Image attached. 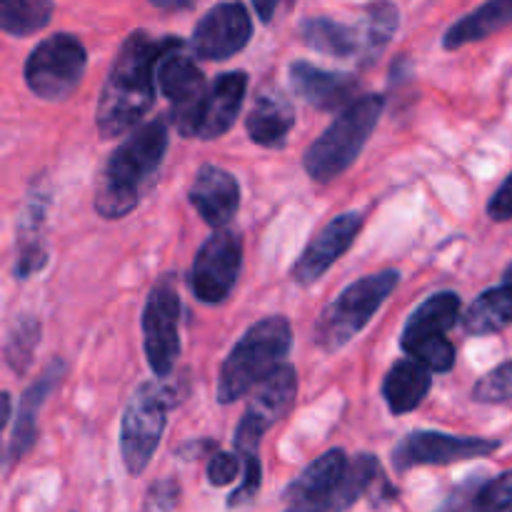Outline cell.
<instances>
[{
	"mask_svg": "<svg viewBox=\"0 0 512 512\" xmlns=\"http://www.w3.org/2000/svg\"><path fill=\"white\" fill-rule=\"evenodd\" d=\"M173 38L153 40L145 30L128 35L100 90L95 123L105 140L128 135L153 108L158 93V65Z\"/></svg>",
	"mask_w": 512,
	"mask_h": 512,
	"instance_id": "cell-1",
	"label": "cell"
},
{
	"mask_svg": "<svg viewBox=\"0 0 512 512\" xmlns=\"http://www.w3.org/2000/svg\"><path fill=\"white\" fill-rule=\"evenodd\" d=\"M168 150V123L150 120L130 130L103 165L95 188V213L105 220L125 218L138 208L143 190L155 180Z\"/></svg>",
	"mask_w": 512,
	"mask_h": 512,
	"instance_id": "cell-2",
	"label": "cell"
},
{
	"mask_svg": "<svg viewBox=\"0 0 512 512\" xmlns=\"http://www.w3.org/2000/svg\"><path fill=\"white\" fill-rule=\"evenodd\" d=\"M378 480H383V470L375 455L348 460L343 450L333 448L285 488L283 498L290 505L285 512H348Z\"/></svg>",
	"mask_w": 512,
	"mask_h": 512,
	"instance_id": "cell-3",
	"label": "cell"
},
{
	"mask_svg": "<svg viewBox=\"0 0 512 512\" xmlns=\"http://www.w3.org/2000/svg\"><path fill=\"white\" fill-rule=\"evenodd\" d=\"M293 348V328L283 315L255 323L240 343L230 350L220 368L218 403L230 405L258 388L268 375L283 365L285 355Z\"/></svg>",
	"mask_w": 512,
	"mask_h": 512,
	"instance_id": "cell-4",
	"label": "cell"
},
{
	"mask_svg": "<svg viewBox=\"0 0 512 512\" xmlns=\"http://www.w3.org/2000/svg\"><path fill=\"white\" fill-rule=\"evenodd\" d=\"M383 105V95L368 93L340 110L330 128L305 150V173L318 183H330L343 175L373 135L375 125L383 115Z\"/></svg>",
	"mask_w": 512,
	"mask_h": 512,
	"instance_id": "cell-5",
	"label": "cell"
},
{
	"mask_svg": "<svg viewBox=\"0 0 512 512\" xmlns=\"http://www.w3.org/2000/svg\"><path fill=\"white\" fill-rule=\"evenodd\" d=\"M400 283L398 270H383L373 273L363 280H355L350 288H345L328 308L320 313L315 323V343L325 353L345 348L365 325L373 320L380 305L390 298Z\"/></svg>",
	"mask_w": 512,
	"mask_h": 512,
	"instance_id": "cell-6",
	"label": "cell"
},
{
	"mask_svg": "<svg viewBox=\"0 0 512 512\" xmlns=\"http://www.w3.org/2000/svg\"><path fill=\"white\" fill-rule=\"evenodd\" d=\"M178 390L163 383L140 385L130 398L120 425V455L130 475H140L153 460L165 433V413L178 405Z\"/></svg>",
	"mask_w": 512,
	"mask_h": 512,
	"instance_id": "cell-7",
	"label": "cell"
},
{
	"mask_svg": "<svg viewBox=\"0 0 512 512\" xmlns=\"http://www.w3.org/2000/svg\"><path fill=\"white\" fill-rule=\"evenodd\" d=\"M460 320V298L455 293L430 295L405 323L400 348L410 358L428 365L433 373H448L455 365V348L448 340V330Z\"/></svg>",
	"mask_w": 512,
	"mask_h": 512,
	"instance_id": "cell-8",
	"label": "cell"
},
{
	"mask_svg": "<svg viewBox=\"0 0 512 512\" xmlns=\"http://www.w3.org/2000/svg\"><path fill=\"white\" fill-rule=\"evenodd\" d=\"M85 65L88 53L75 35H50L25 60V83L40 100L58 103L78 88Z\"/></svg>",
	"mask_w": 512,
	"mask_h": 512,
	"instance_id": "cell-9",
	"label": "cell"
},
{
	"mask_svg": "<svg viewBox=\"0 0 512 512\" xmlns=\"http://www.w3.org/2000/svg\"><path fill=\"white\" fill-rule=\"evenodd\" d=\"M180 303L173 275H165L150 290L143 310L145 355L158 378H168L180 355Z\"/></svg>",
	"mask_w": 512,
	"mask_h": 512,
	"instance_id": "cell-10",
	"label": "cell"
},
{
	"mask_svg": "<svg viewBox=\"0 0 512 512\" xmlns=\"http://www.w3.org/2000/svg\"><path fill=\"white\" fill-rule=\"evenodd\" d=\"M243 270V240L228 228H218L195 255L190 288L205 305H218L233 293Z\"/></svg>",
	"mask_w": 512,
	"mask_h": 512,
	"instance_id": "cell-11",
	"label": "cell"
},
{
	"mask_svg": "<svg viewBox=\"0 0 512 512\" xmlns=\"http://www.w3.org/2000/svg\"><path fill=\"white\" fill-rule=\"evenodd\" d=\"M245 93H248V75L243 70H230V73L218 75L213 80V85H208V90L198 100V105L188 115L175 120V128L185 138H220L238 120Z\"/></svg>",
	"mask_w": 512,
	"mask_h": 512,
	"instance_id": "cell-12",
	"label": "cell"
},
{
	"mask_svg": "<svg viewBox=\"0 0 512 512\" xmlns=\"http://www.w3.org/2000/svg\"><path fill=\"white\" fill-rule=\"evenodd\" d=\"M295 393H298V378L290 365H280L273 375L263 380L255 388L253 398H250L248 408H245L243 420L235 430V448H238L240 458L243 455L258 453V445L263 435L285 418V413L293 405Z\"/></svg>",
	"mask_w": 512,
	"mask_h": 512,
	"instance_id": "cell-13",
	"label": "cell"
},
{
	"mask_svg": "<svg viewBox=\"0 0 512 512\" xmlns=\"http://www.w3.org/2000/svg\"><path fill=\"white\" fill-rule=\"evenodd\" d=\"M500 448V440L460 438V435L415 430L400 440L393 450V468L398 473L420 468V465H450L460 460L488 458Z\"/></svg>",
	"mask_w": 512,
	"mask_h": 512,
	"instance_id": "cell-14",
	"label": "cell"
},
{
	"mask_svg": "<svg viewBox=\"0 0 512 512\" xmlns=\"http://www.w3.org/2000/svg\"><path fill=\"white\" fill-rule=\"evenodd\" d=\"M253 38V20L240 3H220L193 30V53L205 60H228Z\"/></svg>",
	"mask_w": 512,
	"mask_h": 512,
	"instance_id": "cell-15",
	"label": "cell"
},
{
	"mask_svg": "<svg viewBox=\"0 0 512 512\" xmlns=\"http://www.w3.org/2000/svg\"><path fill=\"white\" fill-rule=\"evenodd\" d=\"M363 228V215L360 213H345L330 220L318 235L308 243L305 253L295 263L293 275L300 285H313L315 280L323 278L335 260L343 258L348 248L353 245L355 235Z\"/></svg>",
	"mask_w": 512,
	"mask_h": 512,
	"instance_id": "cell-16",
	"label": "cell"
},
{
	"mask_svg": "<svg viewBox=\"0 0 512 512\" xmlns=\"http://www.w3.org/2000/svg\"><path fill=\"white\" fill-rule=\"evenodd\" d=\"M158 90L173 105V120L183 118L198 105L208 85L203 70L195 65L193 55H188L183 40H170L158 65Z\"/></svg>",
	"mask_w": 512,
	"mask_h": 512,
	"instance_id": "cell-17",
	"label": "cell"
},
{
	"mask_svg": "<svg viewBox=\"0 0 512 512\" xmlns=\"http://www.w3.org/2000/svg\"><path fill=\"white\" fill-rule=\"evenodd\" d=\"M190 205L210 228H225L238 213L240 185L233 173L218 165H203L190 185Z\"/></svg>",
	"mask_w": 512,
	"mask_h": 512,
	"instance_id": "cell-18",
	"label": "cell"
},
{
	"mask_svg": "<svg viewBox=\"0 0 512 512\" xmlns=\"http://www.w3.org/2000/svg\"><path fill=\"white\" fill-rule=\"evenodd\" d=\"M290 85L295 93L313 105L315 110H338L348 108L358 93V80L348 73H333V70H323L305 60H295L290 65Z\"/></svg>",
	"mask_w": 512,
	"mask_h": 512,
	"instance_id": "cell-19",
	"label": "cell"
},
{
	"mask_svg": "<svg viewBox=\"0 0 512 512\" xmlns=\"http://www.w3.org/2000/svg\"><path fill=\"white\" fill-rule=\"evenodd\" d=\"M65 373V365L60 360H53V363L45 368V373L25 390L23 400H20V410H18V420H15V430L10 435V448H8V458L10 460H20L30 448L35 445V438H38V428H35V415H38L40 405L45 403L50 393L60 385Z\"/></svg>",
	"mask_w": 512,
	"mask_h": 512,
	"instance_id": "cell-20",
	"label": "cell"
},
{
	"mask_svg": "<svg viewBox=\"0 0 512 512\" xmlns=\"http://www.w3.org/2000/svg\"><path fill=\"white\" fill-rule=\"evenodd\" d=\"M433 388V370L420 360H400L383 380V398L393 415H408L428 398Z\"/></svg>",
	"mask_w": 512,
	"mask_h": 512,
	"instance_id": "cell-21",
	"label": "cell"
},
{
	"mask_svg": "<svg viewBox=\"0 0 512 512\" xmlns=\"http://www.w3.org/2000/svg\"><path fill=\"white\" fill-rule=\"evenodd\" d=\"M293 123L295 113L288 100L280 95H260L245 118V130L250 140L263 148H283Z\"/></svg>",
	"mask_w": 512,
	"mask_h": 512,
	"instance_id": "cell-22",
	"label": "cell"
},
{
	"mask_svg": "<svg viewBox=\"0 0 512 512\" xmlns=\"http://www.w3.org/2000/svg\"><path fill=\"white\" fill-rule=\"evenodd\" d=\"M512 23V0H488L478 10L460 18L453 28L445 33V50H458L463 45L478 43V40L490 38L493 33L503 30Z\"/></svg>",
	"mask_w": 512,
	"mask_h": 512,
	"instance_id": "cell-23",
	"label": "cell"
},
{
	"mask_svg": "<svg viewBox=\"0 0 512 512\" xmlns=\"http://www.w3.org/2000/svg\"><path fill=\"white\" fill-rule=\"evenodd\" d=\"M300 38L308 48L330 58H360L363 53L360 28H350L330 18H308L300 25Z\"/></svg>",
	"mask_w": 512,
	"mask_h": 512,
	"instance_id": "cell-24",
	"label": "cell"
},
{
	"mask_svg": "<svg viewBox=\"0 0 512 512\" xmlns=\"http://www.w3.org/2000/svg\"><path fill=\"white\" fill-rule=\"evenodd\" d=\"M512 325V288L500 285V288L485 290L480 298L470 303L463 315L465 333L473 338L493 335Z\"/></svg>",
	"mask_w": 512,
	"mask_h": 512,
	"instance_id": "cell-25",
	"label": "cell"
},
{
	"mask_svg": "<svg viewBox=\"0 0 512 512\" xmlns=\"http://www.w3.org/2000/svg\"><path fill=\"white\" fill-rule=\"evenodd\" d=\"M400 25V13L390 0H375L365 8L363 20H360V40H363V53L360 60H373L388 48L395 30Z\"/></svg>",
	"mask_w": 512,
	"mask_h": 512,
	"instance_id": "cell-26",
	"label": "cell"
},
{
	"mask_svg": "<svg viewBox=\"0 0 512 512\" xmlns=\"http://www.w3.org/2000/svg\"><path fill=\"white\" fill-rule=\"evenodd\" d=\"M53 18V0H0V28L15 38H28Z\"/></svg>",
	"mask_w": 512,
	"mask_h": 512,
	"instance_id": "cell-27",
	"label": "cell"
},
{
	"mask_svg": "<svg viewBox=\"0 0 512 512\" xmlns=\"http://www.w3.org/2000/svg\"><path fill=\"white\" fill-rule=\"evenodd\" d=\"M40 343V323L30 315L15 320L10 328L8 340H5V360L18 375H23L30 368L35 358V348Z\"/></svg>",
	"mask_w": 512,
	"mask_h": 512,
	"instance_id": "cell-28",
	"label": "cell"
},
{
	"mask_svg": "<svg viewBox=\"0 0 512 512\" xmlns=\"http://www.w3.org/2000/svg\"><path fill=\"white\" fill-rule=\"evenodd\" d=\"M473 400L478 403H505L512 400V360L490 370L485 378H480L473 388Z\"/></svg>",
	"mask_w": 512,
	"mask_h": 512,
	"instance_id": "cell-29",
	"label": "cell"
},
{
	"mask_svg": "<svg viewBox=\"0 0 512 512\" xmlns=\"http://www.w3.org/2000/svg\"><path fill=\"white\" fill-rule=\"evenodd\" d=\"M512 508V470L475 490L473 512H500Z\"/></svg>",
	"mask_w": 512,
	"mask_h": 512,
	"instance_id": "cell-30",
	"label": "cell"
},
{
	"mask_svg": "<svg viewBox=\"0 0 512 512\" xmlns=\"http://www.w3.org/2000/svg\"><path fill=\"white\" fill-rule=\"evenodd\" d=\"M260 485H263V465H260L258 453L243 455V480H240L235 493L228 498V508L248 505L260 493Z\"/></svg>",
	"mask_w": 512,
	"mask_h": 512,
	"instance_id": "cell-31",
	"label": "cell"
},
{
	"mask_svg": "<svg viewBox=\"0 0 512 512\" xmlns=\"http://www.w3.org/2000/svg\"><path fill=\"white\" fill-rule=\"evenodd\" d=\"M238 475H243V458L233 453H215L208 463V480L215 488H225V485L235 483Z\"/></svg>",
	"mask_w": 512,
	"mask_h": 512,
	"instance_id": "cell-32",
	"label": "cell"
},
{
	"mask_svg": "<svg viewBox=\"0 0 512 512\" xmlns=\"http://www.w3.org/2000/svg\"><path fill=\"white\" fill-rule=\"evenodd\" d=\"M48 255H45V248L33 240V243H25L18 253V265H15V275L18 278H30L33 273H38L45 265Z\"/></svg>",
	"mask_w": 512,
	"mask_h": 512,
	"instance_id": "cell-33",
	"label": "cell"
},
{
	"mask_svg": "<svg viewBox=\"0 0 512 512\" xmlns=\"http://www.w3.org/2000/svg\"><path fill=\"white\" fill-rule=\"evenodd\" d=\"M488 215L498 223L503 220H512V173L505 178V183L495 190V195L488 203Z\"/></svg>",
	"mask_w": 512,
	"mask_h": 512,
	"instance_id": "cell-34",
	"label": "cell"
},
{
	"mask_svg": "<svg viewBox=\"0 0 512 512\" xmlns=\"http://www.w3.org/2000/svg\"><path fill=\"white\" fill-rule=\"evenodd\" d=\"M178 495V485H175L173 480H163V483L153 485V490H150L148 495V505L158 512H168L175 508V503H178Z\"/></svg>",
	"mask_w": 512,
	"mask_h": 512,
	"instance_id": "cell-35",
	"label": "cell"
},
{
	"mask_svg": "<svg viewBox=\"0 0 512 512\" xmlns=\"http://www.w3.org/2000/svg\"><path fill=\"white\" fill-rule=\"evenodd\" d=\"M280 3H283V0H253V8H255V13L260 15V20H263V23H270L275 15V10L280 8Z\"/></svg>",
	"mask_w": 512,
	"mask_h": 512,
	"instance_id": "cell-36",
	"label": "cell"
},
{
	"mask_svg": "<svg viewBox=\"0 0 512 512\" xmlns=\"http://www.w3.org/2000/svg\"><path fill=\"white\" fill-rule=\"evenodd\" d=\"M155 8H163V10H178V8H190L193 0H150Z\"/></svg>",
	"mask_w": 512,
	"mask_h": 512,
	"instance_id": "cell-37",
	"label": "cell"
},
{
	"mask_svg": "<svg viewBox=\"0 0 512 512\" xmlns=\"http://www.w3.org/2000/svg\"><path fill=\"white\" fill-rule=\"evenodd\" d=\"M468 505H473V500L468 503V498H460V493H458L448 505H445L443 510H438V512H468Z\"/></svg>",
	"mask_w": 512,
	"mask_h": 512,
	"instance_id": "cell-38",
	"label": "cell"
},
{
	"mask_svg": "<svg viewBox=\"0 0 512 512\" xmlns=\"http://www.w3.org/2000/svg\"><path fill=\"white\" fill-rule=\"evenodd\" d=\"M503 285H508V288H512V265L508 270H505V278H503Z\"/></svg>",
	"mask_w": 512,
	"mask_h": 512,
	"instance_id": "cell-39",
	"label": "cell"
},
{
	"mask_svg": "<svg viewBox=\"0 0 512 512\" xmlns=\"http://www.w3.org/2000/svg\"><path fill=\"white\" fill-rule=\"evenodd\" d=\"M500 512H512V508H508V510H500Z\"/></svg>",
	"mask_w": 512,
	"mask_h": 512,
	"instance_id": "cell-40",
	"label": "cell"
}]
</instances>
